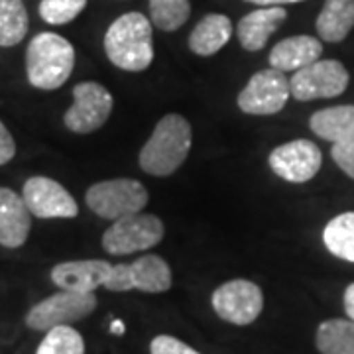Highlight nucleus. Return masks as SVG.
Returning <instances> with one entry per match:
<instances>
[{"label": "nucleus", "mask_w": 354, "mask_h": 354, "mask_svg": "<svg viewBox=\"0 0 354 354\" xmlns=\"http://www.w3.org/2000/svg\"><path fill=\"white\" fill-rule=\"evenodd\" d=\"M191 144L193 134L187 118L181 114H165L140 150V167L153 177L171 176L187 160Z\"/></svg>", "instance_id": "obj_1"}, {"label": "nucleus", "mask_w": 354, "mask_h": 354, "mask_svg": "<svg viewBox=\"0 0 354 354\" xmlns=\"http://www.w3.org/2000/svg\"><path fill=\"white\" fill-rule=\"evenodd\" d=\"M104 51L109 62L122 71L148 69L153 62L152 22L140 12L122 14L104 34Z\"/></svg>", "instance_id": "obj_2"}, {"label": "nucleus", "mask_w": 354, "mask_h": 354, "mask_svg": "<svg viewBox=\"0 0 354 354\" xmlns=\"http://www.w3.org/2000/svg\"><path fill=\"white\" fill-rule=\"evenodd\" d=\"M75 67V48L53 32H41L30 39L26 50V75L32 87L55 91L64 87Z\"/></svg>", "instance_id": "obj_3"}, {"label": "nucleus", "mask_w": 354, "mask_h": 354, "mask_svg": "<svg viewBox=\"0 0 354 354\" xmlns=\"http://www.w3.org/2000/svg\"><path fill=\"white\" fill-rule=\"evenodd\" d=\"M148 201H150L148 189L138 179H128V177L99 181L91 185L85 193V203L91 213L113 223L118 218L142 213Z\"/></svg>", "instance_id": "obj_4"}, {"label": "nucleus", "mask_w": 354, "mask_h": 354, "mask_svg": "<svg viewBox=\"0 0 354 354\" xmlns=\"http://www.w3.org/2000/svg\"><path fill=\"white\" fill-rule=\"evenodd\" d=\"M164 223L156 215L136 213L114 221L102 234V248L111 256H128L150 250L164 239Z\"/></svg>", "instance_id": "obj_5"}, {"label": "nucleus", "mask_w": 354, "mask_h": 354, "mask_svg": "<svg viewBox=\"0 0 354 354\" xmlns=\"http://www.w3.org/2000/svg\"><path fill=\"white\" fill-rule=\"evenodd\" d=\"M95 309H97L95 293L62 290L59 293H53L44 301L34 305L26 315V325L30 329L48 333L53 327L81 321L91 315Z\"/></svg>", "instance_id": "obj_6"}, {"label": "nucleus", "mask_w": 354, "mask_h": 354, "mask_svg": "<svg viewBox=\"0 0 354 354\" xmlns=\"http://www.w3.org/2000/svg\"><path fill=\"white\" fill-rule=\"evenodd\" d=\"M351 75L346 67L337 59H317L295 71L290 79L291 97L307 102L315 99H335L348 87Z\"/></svg>", "instance_id": "obj_7"}, {"label": "nucleus", "mask_w": 354, "mask_h": 354, "mask_svg": "<svg viewBox=\"0 0 354 354\" xmlns=\"http://www.w3.org/2000/svg\"><path fill=\"white\" fill-rule=\"evenodd\" d=\"M113 106V95L101 83H77L73 87V104L64 114L65 128L73 134H91L111 118Z\"/></svg>", "instance_id": "obj_8"}, {"label": "nucleus", "mask_w": 354, "mask_h": 354, "mask_svg": "<svg viewBox=\"0 0 354 354\" xmlns=\"http://www.w3.org/2000/svg\"><path fill=\"white\" fill-rule=\"evenodd\" d=\"M211 304L215 313L230 325L246 327L264 309V293L250 279H230L213 291Z\"/></svg>", "instance_id": "obj_9"}, {"label": "nucleus", "mask_w": 354, "mask_h": 354, "mask_svg": "<svg viewBox=\"0 0 354 354\" xmlns=\"http://www.w3.org/2000/svg\"><path fill=\"white\" fill-rule=\"evenodd\" d=\"M290 81L286 73L270 67L250 77V81L239 93V109L254 116H270L279 113L290 99Z\"/></svg>", "instance_id": "obj_10"}, {"label": "nucleus", "mask_w": 354, "mask_h": 354, "mask_svg": "<svg viewBox=\"0 0 354 354\" xmlns=\"http://www.w3.org/2000/svg\"><path fill=\"white\" fill-rule=\"evenodd\" d=\"M268 164L276 176L288 183H307L319 174L323 153L311 140H291L272 150Z\"/></svg>", "instance_id": "obj_11"}, {"label": "nucleus", "mask_w": 354, "mask_h": 354, "mask_svg": "<svg viewBox=\"0 0 354 354\" xmlns=\"http://www.w3.org/2000/svg\"><path fill=\"white\" fill-rule=\"evenodd\" d=\"M30 213L38 218H75L79 207L62 183L46 176L30 177L22 187Z\"/></svg>", "instance_id": "obj_12"}, {"label": "nucleus", "mask_w": 354, "mask_h": 354, "mask_svg": "<svg viewBox=\"0 0 354 354\" xmlns=\"http://www.w3.org/2000/svg\"><path fill=\"white\" fill-rule=\"evenodd\" d=\"M113 264L104 260H71L51 268V281L65 291L93 293L97 288H104L111 278Z\"/></svg>", "instance_id": "obj_13"}, {"label": "nucleus", "mask_w": 354, "mask_h": 354, "mask_svg": "<svg viewBox=\"0 0 354 354\" xmlns=\"http://www.w3.org/2000/svg\"><path fill=\"white\" fill-rule=\"evenodd\" d=\"M32 228V213L24 197L8 187H0V246H24Z\"/></svg>", "instance_id": "obj_14"}, {"label": "nucleus", "mask_w": 354, "mask_h": 354, "mask_svg": "<svg viewBox=\"0 0 354 354\" xmlns=\"http://www.w3.org/2000/svg\"><path fill=\"white\" fill-rule=\"evenodd\" d=\"M323 53L321 39L313 36H291L278 41L270 51V67L278 69L281 73L299 71L307 65L315 64Z\"/></svg>", "instance_id": "obj_15"}, {"label": "nucleus", "mask_w": 354, "mask_h": 354, "mask_svg": "<svg viewBox=\"0 0 354 354\" xmlns=\"http://www.w3.org/2000/svg\"><path fill=\"white\" fill-rule=\"evenodd\" d=\"M288 10L281 6H262L246 14L239 22V39L246 51H260L268 44L270 36L286 22Z\"/></svg>", "instance_id": "obj_16"}, {"label": "nucleus", "mask_w": 354, "mask_h": 354, "mask_svg": "<svg viewBox=\"0 0 354 354\" xmlns=\"http://www.w3.org/2000/svg\"><path fill=\"white\" fill-rule=\"evenodd\" d=\"M309 127L319 138L330 144H346L354 142V106L341 104L321 109L311 114Z\"/></svg>", "instance_id": "obj_17"}, {"label": "nucleus", "mask_w": 354, "mask_h": 354, "mask_svg": "<svg viewBox=\"0 0 354 354\" xmlns=\"http://www.w3.org/2000/svg\"><path fill=\"white\" fill-rule=\"evenodd\" d=\"M130 290L144 293H164L171 288V268L162 256L144 254L128 264Z\"/></svg>", "instance_id": "obj_18"}, {"label": "nucleus", "mask_w": 354, "mask_h": 354, "mask_svg": "<svg viewBox=\"0 0 354 354\" xmlns=\"http://www.w3.org/2000/svg\"><path fill=\"white\" fill-rule=\"evenodd\" d=\"M232 36V22L225 14H207L189 36V50L201 57L215 55Z\"/></svg>", "instance_id": "obj_19"}, {"label": "nucleus", "mask_w": 354, "mask_h": 354, "mask_svg": "<svg viewBox=\"0 0 354 354\" xmlns=\"http://www.w3.org/2000/svg\"><path fill=\"white\" fill-rule=\"evenodd\" d=\"M315 28L321 39L330 44L342 41L354 28V0H325Z\"/></svg>", "instance_id": "obj_20"}, {"label": "nucleus", "mask_w": 354, "mask_h": 354, "mask_svg": "<svg viewBox=\"0 0 354 354\" xmlns=\"http://www.w3.org/2000/svg\"><path fill=\"white\" fill-rule=\"evenodd\" d=\"M315 344L321 354H354L353 319H327L319 325Z\"/></svg>", "instance_id": "obj_21"}, {"label": "nucleus", "mask_w": 354, "mask_h": 354, "mask_svg": "<svg viewBox=\"0 0 354 354\" xmlns=\"http://www.w3.org/2000/svg\"><path fill=\"white\" fill-rule=\"evenodd\" d=\"M323 242L333 256L354 262V213H342L329 221L323 230Z\"/></svg>", "instance_id": "obj_22"}, {"label": "nucleus", "mask_w": 354, "mask_h": 354, "mask_svg": "<svg viewBox=\"0 0 354 354\" xmlns=\"http://www.w3.org/2000/svg\"><path fill=\"white\" fill-rule=\"evenodd\" d=\"M28 24L22 0H0V48L18 46L28 34Z\"/></svg>", "instance_id": "obj_23"}, {"label": "nucleus", "mask_w": 354, "mask_h": 354, "mask_svg": "<svg viewBox=\"0 0 354 354\" xmlns=\"http://www.w3.org/2000/svg\"><path fill=\"white\" fill-rule=\"evenodd\" d=\"M191 14L189 0H150L152 24L164 32H176L187 22Z\"/></svg>", "instance_id": "obj_24"}, {"label": "nucleus", "mask_w": 354, "mask_h": 354, "mask_svg": "<svg viewBox=\"0 0 354 354\" xmlns=\"http://www.w3.org/2000/svg\"><path fill=\"white\" fill-rule=\"evenodd\" d=\"M36 354H85V341L73 327L59 325L46 333Z\"/></svg>", "instance_id": "obj_25"}, {"label": "nucleus", "mask_w": 354, "mask_h": 354, "mask_svg": "<svg viewBox=\"0 0 354 354\" xmlns=\"http://www.w3.org/2000/svg\"><path fill=\"white\" fill-rule=\"evenodd\" d=\"M87 0H41L39 16L44 22L53 26H64L73 22L85 10Z\"/></svg>", "instance_id": "obj_26"}, {"label": "nucleus", "mask_w": 354, "mask_h": 354, "mask_svg": "<svg viewBox=\"0 0 354 354\" xmlns=\"http://www.w3.org/2000/svg\"><path fill=\"white\" fill-rule=\"evenodd\" d=\"M150 354H201L171 335H158L150 342Z\"/></svg>", "instance_id": "obj_27"}, {"label": "nucleus", "mask_w": 354, "mask_h": 354, "mask_svg": "<svg viewBox=\"0 0 354 354\" xmlns=\"http://www.w3.org/2000/svg\"><path fill=\"white\" fill-rule=\"evenodd\" d=\"M330 158H333V162L339 165L346 176L354 179V142L333 144Z\"/></svg>", "instance_id": "obj_28"}, {"label": "nucleus", "mask_w": 354, "mask_h": 354, "mask_svg": "<svg viewBox=\"0 0 354 354\" xmlns=\"http://www.w3.org/2000/svg\"><path fill=\"white\" fill-rule=\"evenodd\" d=\"M109 291H130V276H128V264H114L111 278L104 283Z\"/></svg>", "instance_id": "obj_29"}, {"label": "nucleus", "mask_w": 354, "mask_h": 354, "mask_svg": "<svg viewBox=\"0 0 354 354\" xmlns=\"http://www.w3.org/2000/svg\"><path fill=\"white\" fill-rule=\"evenodd\" d=\"M16 156V142H14L10 130L0 120V165L8 164Z\"/></svg>", "instance_id": "obj_30"}, {"label": "nucleus", "mask_w": 354, "mask_h": 354, "mask_svg": "<svg viewBox=\"0 0 354 354\" xmlns=\"http://www.w3.org/2000/svg\"><path fill=\"white\" fill-rule=\"evenodd\" d=\"M344 311H346L348 319L354 321V283H351L344 291Z\"/></svg>", "instance_id": "obj_31"}, {"label": "nucleus", "mask_w": 354, "mask_h": 354, "mask_svg": "<svg viewBox=\"0 0 354 354\" xmlns=\"http://www.w3.org/2000/svg\"><path fill=\"white\" fill-rule=\"evenodd\" d=\"M246 2H252L256 6H283V4H295L304 0H246Z\"/></svg>", "instance_id": "obj_32"}, {"label": "nucleus", "mask_w": 354, "mask_h": 354, "mask_svg": "<svg viewBox=\"0 0 354 354\" xmlns=\"http://www.w3.org/2000/svg\"><path fill=\"white\" fill-rule=\"evenodd\" d=\"M111 330H113V333H116V335H122V333H124V325H122V321H114Z\"/></svg>", "instance_id": "obj_33"}]
</instances>
